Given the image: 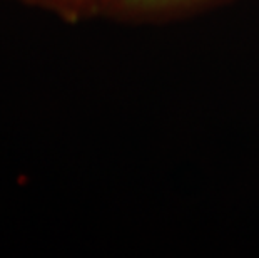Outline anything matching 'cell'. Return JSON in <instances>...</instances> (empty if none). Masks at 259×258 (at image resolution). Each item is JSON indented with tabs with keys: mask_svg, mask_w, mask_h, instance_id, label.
I'll return each instance as SVG.
<instances>
[{
	"mask_svg": "<svg viewBox=\"0 0 259 258\" xmlns=\"http://www.w3.org/2000/svg\"><path fill=\"white\" fill-rule=\"evenodd\" d=\"M199 0H117V5L125 12H156V10H167L183 5L196 4Z\"/></svg>",
	"mask_w": 259,
	"mask_h": 258,
	"instance_id": "obj_1",
	"label": "cell"
},
{
	"mask_svg": "<svg viewBox=\"0 0 259 258\" xmlns=\"http://www.w3.org/2000/svg\"><path fill=\"white\" fill-rule=\"evenodd\" d=\"M30 2L52 5V7H57L59 10H69V12L72 14V12H77V10H82L85 5L94 2V0H30Z\"/></svg>",
	"mask_w": 259,
	"mask_h": 258,
	"instance_id": "obj_2",
	"label": "cell"
}]
</instances>
